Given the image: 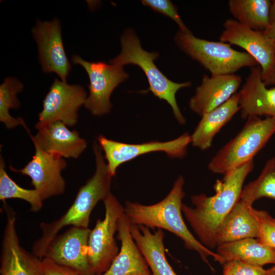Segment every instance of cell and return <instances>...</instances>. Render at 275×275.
I'll return each instance as SVG.
<instances>
[{
	"label": "cell",
	"mask_w": 275,
	"mask_h": 275,
	"mask_svg": "<svg viewBox=\"0 0 275 275\" xmlns=\"http://www.w3.org/2000/svg\"><path fill=\"white\" fill-rule=\"evenodd\" d=\"M230 12L239 23L256 31H263L269 24V0H229Z\"/></svg>",
	"instance_id": "cb8c5ba5"
},
{
	"label": "cell",
	"mask_w": 275,
	"mask_h": 275,
	"mask_svg": "<svg viewBox=\"0 0 275 275\" xmlns=\"http://www.w3.org/2000/svg\"><path fill=\"white\" fill-rule=\"evenodd\" d=\"M96 169L93 175L81 186L70 208L61 217L49 223H41L42 235L33 246V254L40 259L44 257L50 242L64 227L89 228L91 213L97 203L111 193V176L99 145L93 142Z\"/></svg>",
	"instance_id": "3957f363"
},
{
	"label": "cell",
	"mask_w": 275,
	"mask_h": 275,
	"mask_svg": "<svg viewBox=\"0 0 275 275\" xmlns=\"http://www.w3.org/2000/svg\"><path fill=\"white\" fill-rule=\"evenodd\" d=\"M174 39L182 51L200 63L211 75L234 74L242 68L258 65L246 52L236 50L231 44L220 41L197 38L189 30H179Z\"/></svg>",
	"instance_id": "8992f818"
},
{
	"label": "cell",
	"mask_w": 275,
	"mask_h": 275,
	"mask_svg": "<svg viewBox=\"0 0 275 275\" xmlns=\"http://www.w3.org/2000/svg\"><path fill=\"white\" fill-rule=\"evenodd\" d=\"M241 82V77L235 74L204 75L189 101V107L201 117L228 100L237 93Z\"/></svg>",
	"instance_id": "2e32d148"
},
{
	"label": "cell",
	"mask_w": 275,
	"mask_h": 275,
	"mask_svg": "<svg viewBox=\"0 0 275 275\" xmlns=\"http://www.w3.org/2000/svg\"><path fill=\"white\" fill-rule=\"evenodd\" d=\"M259 225L258 239L275 250V218L265 210L254 209Z\"/></svg>",
	"instance_id": "83f0119b"
},
{
	"label": "cell",
	"mask_w": 275,
	"mask_h": 275,
	"mask_svg": "<svg viewBox=\"0 0 275 275\" xmlns=\"http://www.w3.org/2000/svg\"><path fill=\"white\" fill-rule=\"evenodd\" d=\"M103 202L104 217L97 220L88 240V261L93 275L104 273L119 252L114 236L119 218L124 213V207L111 193Z\"/></svg>",
	"instance_id": "52a82bcc"
},
{
	"label": "cell",
	"mask_w": 275,
	"mask_h": 275,
	"mask_svg": "<svg viewBox=\"0 0 275 275\" xmlns=\"http://www.w3.org/2000/svg\"><path fill=\"white\" fill-rule=\"evenodd\" d=\"M130 231L152 275H177L167 259L162 229L151 232L144 226L131 224Z\"/></svg>",
	"instance_id": "ffe728a7"
},
{
	"label": "cell",
	"mask_w": 275,
	"mask_h": 275,
	"mask_svg": "<svg viewBox=\"0 0 275 275\" xmlns=\"http://www.w3.org/2000/svg\"><path fill=\"white\" fill-rule=\"evenodd\" d=\"M7 222L2 243L1 275H42L41 260L19 243L14 211L4 203Z\"/></svg>",
	"instance_id": "9a60e30c"
},
{
	"label": "cell",
	"mask_w": 275,
	"mask_h": 275,
	"mask_svg": "<svg viewBox=\"0 0 275 275\" xmlns=\"http://www.w3.org/2000/svg\"><path fill=\"white\" fill-rule=\"evenodd\" d=\"M19 199L28 202L32 212L39 211L43 206V200L36 189H28L18 185L8 175L4 159L0 158V200L4 202L8 199Z\"/></svg>",
	"instance_id": "4316f807"
},
{
	"label": "cell",
	"mask_w": 275,
	"mask_h": 275,
	"mask_svg": "<svg viewBox=\"0 0 275 275\" xmlns=\"http://www.w3.org/2000/svg\"><path fill=\"white\" fill-rule=\"evenodd\" d=\"M143 5L161 13L174 21L182 31L189 30L180 17L177 8L169 0H143Z\"/></svg>",
	"instance_id": "f1b7e54d"
},
{
	"label": "cell",
	"mask_w": 275,
	"mask_h": 275,
	"mask_svg": "<svg viewBox=\"0 0 275 275\" xmlns=\"http://www.w3.org/2000/svg\"><path fill=\"white\" fill-rule=\"evenodd\" d=\"M240 111L238 92L226 102L204 114L191 134L193 146L201 150L208 149L220 130Z\"/></svg>",
	"instance_id": "44dd1931"
},
{
	"label": "cell",
	"mask_w": 275,
	"mask_h": 275,
	"mask_svg": "<svg viewBox=\"0 0 275 275\" xmlns=\"http://www.w3.org/2000/svg\"><path fill=\"white\" fill-rule=\"evenodd\" d=\"M263 32L275 47V20L269 23L267 28Z\"/></svg>",
	"instance_id": "1f68e13d"
},
{
	"label": "cell",
	"mask_w": 275,
	"mask_h": 275,
	"mask_svg": "<svg viewBox=\"0 0 275 275\" xmlns=\"http://www.w3.org/2000/svg\"><path fill=\"white\" fill-rule=\"evenodd\" d=\"M87 98V93L80 85L54 79L43 101V108L35 127L37 129L56 121L74 126L77 122L78 111Z\"/></svg>",
	"instance_id": "30bf717a"
},
{
	"label": "cell",
	"mask_w": 275,
	"mask_h": 275,
	"mask_svg": "<svg viewBox=\"0 0 275 275\" xmlns=\"http://www.w3.org/2000/svg\"><path fill=\"white\" fill-rule=\"evenodd\" d=\"M238 94L242 119L250 116L275 117V87L267 88L259 65L251 68L250 73Z\"/></svg>",
	"instance_id": "ac0fdd59"
},
{
	"label": "cell",
	"mask_w": 275,
	"mask_h": 275,
	"mask_svg": "<svg viewBox=\"0 0 275 275\" xmlns=\"http://www.w3.org/2000/svg\"><path fill=\"white\" fill-rule=\"evenodd\" d=\"M32 34L37 44L43 72L55 73L60 80L66 81L72 66L64 49L59 20L41 21L38 19Z\"/></svg>",
	"instance_id": "4fadbf2b"
},
{
	"label": "cell",
	"mask_w": 275,
	"mask_h": 275,
	"mask_svg": "<svg viewBox=\"0 0 275 275\" xmlns=\"http://www.w3.org/2000/svg\"><path fill=\"white\" fill-rule=\"evenodd\" d=\"M216 247V253L222 259V265L235 260L262 267L267 264L275 265V250L258 238H244L219 244Z\"/></svg>",
	"instance_id": "603a6c76"
},
{
	"label": "cell",
	"mask_w": 275,
	"mask_h": 275,
	"mask_svg": "<svg viewBox=\"0 0 275 275\" xmlns=\"http://www.w3.org/2000/svg\"><path fill=\"white\" fill-rule=\"evenodd\" d=\"M34 147L35 153L32 159L23 168L17 170L12 166L9 168L29 176L43 201L63 194L65 181L61 172L67 167L66 160L59 155L44 152L36 145Z\"/></svg>",
	"instance_id": "5bb4252c"
},
{
	"label": "cell",
	"mask_w": 275,
	"mask_h": 275,
	"mask_svg": "<svg viewBox=\"0 0 275 275\" xmlns=\"http://www.w3.org/2000/svg\"><path fill=\"white\" fill-rule=\"evenodd\" d=\"M42 275H80L73 270L59 265L46 258L41 259Z\"/></svg>",
	"instance_id": "4dcf8cb0"
},
{
	"label": "cell",
	"mask_w": 275,
	"mask_h": 275,
	"mask_svg": "<svg viewBox=\"0 0 275 275\" xmlns=\"http://www.w3.org/2000/svg\"><path fill=\"white\" fill-rule=\"evenodd\" d=\"M266 275H275V265L267 269Z\"/></svg>",
	"instance_id": "e575fe53"
},
{
	"label": "cell",
	"mask_w": 275,
	"mask_h": 275,
	"mask_svg": "<svg viewBox=\"0 0 275 275\" xmlns=\"http://www.w3.org/2000/svg\"><path fill=\"white\" fill-rule=\"evenodd\" d=\"M223 274L230 275H266L267 269L262 266L240 261H231L222 264Z\"/></svg>",
	"instance_id": "f546056e"
},
{
	"label": "cell",
	"mask_w": 275,
	"mask_h": 275,
	"mask_svg": "<svg viewBox=\"0 0 275 275\" xmlns=\"http://www.w3.org/2000/svg\"><path fill=\"white\" fill-rule=\"evenodd\" d=\"M219 41L243 48L257 62L265 81L275 67V47L263 31L253 30L235 19L228 18L223 23Z\"/></svg>",
	"instance_id": "8fae6325"
},
{
	"label": "cell",
	"mask_w": 275,
	"mask_h": 275,
	"mask_svg": "<svg viewBox=\"0 0 275 275\" xmlns=\"http://www.w3.org/2000/svg\"><path fill=\"white\" fill-rule=\"evenodd\" d=\"M104 152L109 172L112 177L122 163L135 157L153 152H163L172 158H183L191 143V135L185 132L176 139L167 141H151L141 144H127L108 139L103 135L97 138Z\"/></svg>",
	"instance_id": "9c48e42d"
},
{
	"label": "cell",
	"mask_w": 275,
	"mask_h": 275,
	"mask_svg": "<svg viewBox=\"0 0 275 275\" xmlns=\"http://www.w3.org/2000/svg\"><path fill=\"white\" fill-rule=\"evenodd\" d=\"M240 131L216 152L208 164L214 173L225 175L252 160L275 133V117L250 116Z\"/></svg>",
	"instance_id": "5b68a950"
},
{
	"label": "cell",
	"mask_w": 275,
	"mask_h": 275,
	"mask_svg": "<svg viewBox=\"0 0 275 275\" xmlns=\"http://www.w3.org/2000/svg\"><path fill=\"white\" fill-rule=\"evenodd\" d=\"M72 63L81 66L89 78V95L84 103L85 107L96 116H101L110 112L112 104L110 97L114 89L128 77L123 66L102 62H90L74 55Z\"/></svg>",
	"instance_id": "ba28073f"
},
{
	"label": "cell",
	"mask_w": 275,
	"mask_h": 275,
	"mask_svg": "<svg viewBox=\"0 0 275 275\" xmlns=\"http://www.w3.org/2000/svg\"><path fill=\"white\" fill-rule=\"evenodd\" d=\"M184 180L179 176L168 195L160 202L146 205L127 201L124 212L131 224L143 225L152 230H166L180 238L185 247L197 252L202 260L209 265V257L221 264L222 259L197 240L187 227L182 216V200L185 196Z\"/></svg>",
	"instance_id": "7a4b0ae2"
},
{
	"label": "cell",
	"mask_w": 275,
	"mask_h": 275,
	"mask_svg": "<svg viewBox=\"0 0 275 275\" xmlns=\"http://www.w3.org/2000/svg\"><path fill=\"white\" fill-rule=\"evenodd\" d=\"M90 231L89 228L72 226L50 242L43 258L69 268L80 275H93L88 256Z\"/></svg>",
	"instance_id": "7c38bea8"
},
{
	"label": "cell",
	"mask_w": 275,
	"mask_h": 275,
	"mask_svg": "<svg viewBox=\"0 0 275 275\" xmlns=\"http://www.w3.org/2000/svg\"><path fill=\"white\" fill-rule=\"evenodd\" d=\"M31 138L34 145L45 152L65 158H78L87 146L86 141L76 130H71L61 121H56L37 129Z\"/></svg>",
	"instance_id": "e0dca14e"
},
{
	"label": "cell",
	"mask_w": 275,
	"mask_h": 275,
	"mask_svg": "<svg viewBox=\"0 0 275 275\" xmlns=\"http://www.w3.org/2000/svg\"><path fill=\"white\" fill-rule=\"evenodd\" d=\"M223 275H230V274H223Z\"/></svg>",
	"instance_id": "d590c367"
},
{
	"label": "cell",
	"mask_w": 275,
	"mask_h": 275,
	"mask_svg": "<svg viewBox=\"0 0 275 275\" xmlns=\"http://www.w3.org/2000/svg\"><path fill=\"white\" fill-rule=\"evenodd\" d=\"M120 41L121 53L110 60V64L123 67L127 64L139 66L145 73L149 84V88L145 91H151L155 96L166 101L171 106L178 123L185 124L186 120L177 104L176 94L180 89L190 87L191 83L175 82L167 78L154 62L158 58V53L143 49L139 38L132 29H128L124 32Z\"/></svg>",
	"instance_id": "277c9868"
},
{
	"label": "cell",
	"mask_w": 275,
	"mask_h": 275,
	"mask_svg": "<svg viewBox=\"0 0 275 275\" xmlns=\"http://www.w3.org/2000/svg\"><path fill=\"white\" fill-rule=\"evenodd\" d=\"M23 85L12 77L6 78L0 86V121L7 129H13L22 125L29 131L22 118L13 117L9 113L10 109L19 107L20 102L17 94L22 91Z\"/></svg>",
	"instance_id": "484cf974"
},
{
	"label": "cell",
	"mask_w": 275,
	"mask_h": 275,
	"mask_svg": "<svg viewBox=\"0 0 275 275\" xmlns=\"http://www.w3.org/2000/svg\"><path fill=\"white\" fill-rule=\"evenodd\" d=\"M254 208L239 200L222 223L216 237L217 245L259 236V225Z\"/></svg>",
	"instance_id": "7402d4cb"
},
{
	"label": "cell",
	"mask_w": 275,
	"mask_h": 275,
	"mask_svg": "<svg viewBox=\"0 0 275 275\" xmlns=\"http://www.w3.org/2000/svg\"><path fill=\"white\" fill-rule=\"evenodd\" d=\"M275 20V0L271 1L269 12V23Z\"/></svg>",
	"instance_id": "d6a6232c"
},
{
	"label": "cell",
	"mask_w": 275,
	"mask_h": 275,
	"mask_svg": "<svg viewBox=\"0 0 275 275\" xmlns=\"http://www.w3.org/2000/svg\"><path fill=\"white\" fill-rule=\"evenodd\" d=\"M131 223L124 213L119 218L117 239L121 248L109 268L100 275H152L149 266L132 238Z\"/></svg>",
	"instance_id": "d6986e66"
},
{
	"label": "cell",
	"mask_w": 275,
	"mask_h": 275,
	"mask_svg": "<svg viewBox=\"0 0 275 275\" xmlns=\"http://www.w3.org/2000/svg\"><path fill=\"white\" fill-rule=\"evenodd\" d=\"M264 82L266 86L275 85V67L269 77Z\"/></svg>",
	"instance_id": "836d02e7"
},
{
	"label": "cell",
	"mask_w": 275,
	"mask_h": 275,
	"mask_svg": "<svg viewBox=\"0 0 275 275\" xmlns=\"http://www.w3.org/2000/svg\"><path fill=\"white\" fill-rule=\"evenodd\" d=\"M264 197L275 200V156L266 161L257 179L243 186L240 200L253 206Z\"/></svg>",
	"instance_id": "d4e9b609"
},
{
	"label": "cell",
	"mask_w": 275,
	"mask_h": 275,
	"mask_svg": "<svg viewBox=\"0 0 275 275\" xmlns=\"http://www.w3.org/2000/svg\"><path fill=\"white\" fill-rule=\"evenodd\" d=\"M254 167L252 160L224 175L214 187L215 194L193 195L194 207L182 204V212L200 241L207 248L217 246L219 228L228 214L240 200L244 182Z\"/></svg>",
	"instance_id": "6da1fadb"
}]
</instances>
